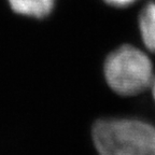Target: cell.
Instances as JSON below:
<instances>
[{
	"mask_svg": "<svg viewBox=\"0 0 155 155\" xmlns=\"http://www.w3.org/2000/svg\"><path fill=\"white\" fill-rule=\"evenodd\" d=\"M99 155H155V127L136 119H101L92 130Z\"/></svg>",
	"mask_w": 155,
	"mask_h": 155,
	"instance_id": "6da1fadb",
	"label": "cell"
},
{
	"mask_svg": "<svg viewBox=\"0 0 155 155\" xmlns=\"http://www.w3.org/2000/svg\"><path fill=\"white\" fill-rule=\"evenodd\" d=\"M107 83L122 96L138 95L151 86L153 66L148 55L133 45H123L110 53L104 61Z\"/></svg>",
	"mask_w": 155,
	"mask_h": 155,
	"instance_id": "7a4b0ae2",
	"label": "cell"
},
{
	"mask_svg": "<svg viewBox=\"0 0 155 155\" xmlns=\"http://www.w3.org/2000/svg\"><path fill=\"white\" fill-rule=\"evenodd\" d=\"M14 12L30 17H46L54 8L55 0H9Z\"/></svg>",
	"mask_w": 155,
	"mask_h": 155,
	"instance_id": "3957f363",
	"label": "cell"
},
{
	"mask_svg": "<svg viewBox=\"0 0 155 155\" xmlns=\"http://www.w3.org/2000/svg\"><path fill=\"white\" fill-rule=\"evenodd\" d=\"M139 28L145 48L155 53V1L145 5L139 16Z\"/></svg>",
	"mask_w": 155,
	"mask_h": 155,
	"instance_id": "277c9868",
	"label": "cell"
},
{
	"mask_svg": "<svg viewBox=\"0 0 155 155\" xmlns=\"http://www.w3.org/2000/svg\"><path fill=\"white\" fill-rule=\"evenodd\" d=\"M104 1L107 3H109L110 5H113L116 8H126L135 3L137 0H104Z\"/></svg>",
	"mask_w": 155,
	"mask_h": 155,
	"instance_id": "5b68a950",
	"label": "cell"
},
{
	"mask_svg": "<svg viewBox=\"0 0 155 155\" xmlns=\"http://www.w3.org/2000/svg\"><path fill=\"white\" fill-rule=\"evenodd\" d=\"M151 87H152V94H153V97H154V100H155V78L153 79V82L151 84Z\"/></svg>",
	"mask_w": 155,
	"mask_h": 155,
	"instance_id": "8992f818",
	"label": "cell"
}]
</instances>
